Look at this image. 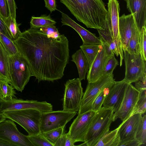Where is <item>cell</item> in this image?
Here are the masks:
<instances>
[{
    "label": "cell",
    "mask_w": 146,
    "mask_h": 146,
    "mask_svg": "<svg viewBox=\"0 0 146 146\" xmlns=\"http://www.w3.org/2000/svg\"><path fill=\"white\" fill-rule=\"evenodd\" d=\"M13 41L38 82H53L64 76L69 58L68 41L64 35L53 38L30 28Z\"/></svg>",
    "instance_id": "cell-1"
},
{
    "label": "cell",
    "mask_w": 146,
    "mask_h": 146,
    "mask_svg": "<svg viewBox=\"0 0 146 146\" xmlns=\"http://www.w3.org/2000/svg\"><path fill=\"white\" fill-rule=\"evenodd\" d=\"M88 28L103 29L107 10L103 0H60Z\"/></svg>",
    "instance_id": "cell-2"
},
{
    "label": "cell",
    "mask_w": 146,
    "mask_h": 146,
    "mask_svg": "<svg viewBox=\"0 0 146 146\" xmlns=\"http://www.w3.org/2000/svg\"><path fill=\"white\" fill-rule=\"evenodd\" d=\"M114 112L112 108L104 106L96 112L85 136L84 142L87 146H95L109 130Z\"/></svg>",
    "instance_id": "cell-3"
},
{
    "label": "cell",
    "mask_w": 146,
    "mask_h": 146,
    "mask_svg": "<svg viewBox=\"0 0 146 146\" xmlns=\"http://www.w3.org/2000/svg\"><path fill=\"white\" fill-rule=\"evenodd\" d=\"M9 70V84L22 92L33 75L27 61L19 52L10 56Z\"/></svg>",
    "instance_id": "cell-4"
},
{
    "label": "cell",
    "mask_w": 146,
    "mask_h": 146,
    "mask_svg": "<svg viewBox=\"0 0 146 146\" xmlns=\"http://www.w3.org/2000/svg\"><path fill=\"white\" fill-rule=\"evenodd\" d=\"M2 113L6 119L12 120L22 127L29 135L40 132L41 112L39 110L25 109L6 111Z\"/></svg>",
    "instance_id": "cell-5"
},
{
    "label": "cell",
    "mask_w": 146,
    "mask_h": 146,
    "mask_svg": "<svg viewBox=\"0 0 146 146\" xmlns=\"http://www.w3.org/2000/svg\"><path fill=\"white\" fill-rule=\"evenodd\" d=\"M115 82L112 73L103 74L96 81L88 82L83 93L78 114L92 110L93 102L96 97L104 90L110 88Z\"/></svg>",
    "instance_id": "cell-6"
},
{
    "label": "cell",
    "mask_w": 146,
    "mask_h": 146,
    "mask_svg": "<svg viewBox=\"0 0 146 146\" xmlns=\"http://www.w3.org/2000/svg\"><path fill=\"white\" fill-rule=\"evenodd\" d=\"M108 9L105 22L115 45L120 56V65L123 59V50L119 31V13L120 9L117 0H108Z\"/></svg>",
    "instance_id": "cell-7"
},
{
    "label": "cell",
    "mask_w": 146,
    "mask_h": 146,
    "mask_svg": "<svg viewBox=\"0 0 146 146\" xmlns=\"http://www.w3.org/2000/svg\"><path fill=\"white\" fill-rule=\"evenodd\" d=\"M83 94L81 80L79 78L68 80L65 84L63 110L78 111Z\"/></svg>",
    "instance_id": "cell-8"
},
{
    "label": "cell",
    "mask_w": 146,
    "mask_h": 146,
    "mask_svg": "<svg viewBox=\"0 0 146 146\" xmlns=\"http://www.w3.org/2000/svg\"><path fill=\"white\" fill-rule=\"evenodd\" d=\"M123 51L125 68L124 79L128 83L131 84L146 75V61L140 54H131L126 50Z\"/></svg>",
    "instance_id": "cell-9"
},
{
    "label": "cell",
    "mask_w": 146,
    "mask_h": 146,
    "mask_svg": "<svg viewBox=\"0 0 146 146\" xmlns=\"http://www.w3.org/2000/svg\"><path fill=\"white\" fill-rule=\"evenodd\" d=\"M77 113L63 110L41 113L40 132L43 133L65 126L76 115Z\"/></svg>",
    "instance_id": "cell-10"
},
{
    "label": "cell",
    "mask_w": 146,
    "mask_h": 146,
    "mask_svg": "<svg viewBox=\"0 0 146 146\" xmlns=\"http://www.w3.org/2000/svg\"><path fill=\"white\" fill-rule=\"evenodd\" d=\"M96 112L91 110L78 114L69 127L67 134L74 143L84 142L86 133L95 116Z\"/></svg>",
    "instance_id": "cell-11"
},
{
    "label": "cell",
    "mask_w": 146,
    "mask_h": 146,
    "mask_svg": "<svg viewBox=\"0 0 146 146\" xmlns=\"http://www.w3.org/2000/svg\"><path fill=\"white\" fill-rule=\"evenodd\" d=\"M0 139L13 146H33L27 135L20 132L14 121L10 119L0 123Z\"/></svg>",
    "instance_id": "cell-12"
},
{
    "label": "cell",
    "mask_w": 146,
    "mask_h": 146,
    "mask_svg": "<svg viewBox=\"0 0 146 146\" xmlns=\"http://www.w3.org/2000/svg\"><path fill=\"white\" fill-rule=\"evenodd\" d=\"M30 109L38 110L42 113L52 111L53 107L51 104L46 101L39 102L17 98H14L9 101H0V113L8 111Z\"/></svg>",
    "instance_id": "cell-13"
},
{
    "label": "cell",
    "mask_w": 146,
    "mask_h": 146,
    "mask_svg": "<svg viewBox=\"0 0 146 146\" xmlns=\"http://www.w3.org/2000/svg\"><path fill=\"white\" fill-rule=\"evenodd\" d=\"M113 53L108 46L103 43L100 45L97 54L88 71V82H94L103 75L107 62Z\"/></svg>",
    "instance_id": "cell-14"
},
{
    "label": "cell",
    "mask_w": 146,
    "mask_h": 146,
    "mask_svg": "<svg viewBox=\"0 0 146 146\" xmlns=\"http://www.w3.org/2000/svg\"><path fill=\"white\" fill-rule=\"evenodd\" d=\"M139 94L140 92L131 84H129L118 111L113 114V121L118 118L123 121L131 115L138 99Z\"/></svg>",
    "instance_id": "cell-15"
},
{
    "label": "cell",
    "mask_w": 146,
    "mask_h": 146,
    "mask_svg": "<svg viewBox=\"0 0 146 146\" xmlns=\"http://www.w3.org/2000/svg\"><path fill=\"white\" fill-rule=\"evenodd\" d=\"M129 84L123 79L119 81H115L110 88L103 105L107 108H112L113 114L118 111L123 99Z\"/></svg>",
    "instance_id": "cell-16"
},
{
    "label": "cell",
    "mask_w": 146,
    "mask_h": 146,
    "mask_svg": "<svg viewBox=\"0 0 146 146\" xmlns=\"http://www.w3.org/2000/svg\"><path fill=\"white\" fill-rule=\"evenodd\" d=\"M142 114L133 115L122 122L118 127L120 142L118 146L135 139L136 134L140 123Z\"/></svg>",
    "instance_id": "cell-17"
},
{
    "label": "cell",
    "mask_w": 146,
    "mask_h": 146,
    "mask_svg": "<svg viewBox=\"0 0 146 146\" xmlns=\"http://www.w3.org/2000/svg\"><path fill=\"white\" fill-rule=\"evenodd\" d=\"M61 22L62 25H67L74 29L79 35L83 44H101L102 43L99 37L95 34L77 23L66 14L61 12Z\"/></svg>",
    "instance_id": "cell-18"
},
{
    "label": "cell",
    "mask_w": 146,
    "mask_h": 146,
    "mask_svg": "<svg viewBox=\"0 0 146 146\" xmlns=\"http://www.w3.org/2000/svg\"><path fill=\"white\" fill-rule=\"evenodd\" d=\"M127 8L134 18L137 27L140 32L146 27V0H124Z\"/></svg>",
    "instance_id": "cell-19"
},
{
    "label": "cell",
    "mask_w": 146,
    "mask_h": 146,
    "mask_svg": "<svg viewBox=\"0 0 146 146\" xmlns=\"http://www.w3.org/2000/svg\"><path fill=\"white\" fill-rule=\"evenodd\" d=\"M136 25L133 15L123 14L119 17V31L123 51L126 50L133 30Z\"/></svg>",
    "instance_id": "cell-20"
},
{
    "label": "cell",
    "mask_w": 146,
    "mask_h": 146,
    "mask_svg": "<svg viewBox=\"0 0 146 146\" xmlns=\"http://www.w3.org/2000/svg\"><path fill=\"white\" fill-rule=\"evenodd\" d=\"M72 58L71 61L74 62L77 66L79 78L81 81L85 80L90 66L84 53L81 49H79L72 55Z\"/></svg>",
    "instance_id": "cell-21"
},
{
    "label": "cell",
    "mask_w": 146,
    "mask_h": 146,
    "mask_svg": "<svg viewBox=\"0 0 146 146\" xmlns=\"http://www.w3.org/2000/svg\"><path fill=\"white\" fill-rule=\"evenodd\" d=\"M10 55L0 42V80L10 82L9 70Z\"/></svg>",
    "instance_id": "cell-22"
},
{
    "label": "cell",
    "mask_w": 146,
    "mask_h": 146,
    "mask_svg": "<svg viewBox=\"0 0 146 146\" xmlns=\"http://www.w3.org/2000/svg\"><path fill=\"white\" fill-rule=\"evenodd\" d=\"M118 127L115 129L106 133L95 146H118L120 138Z\"/></svg>",
    "instance_id": "cell-23"
},
{
    "label": "cell",
    "mask_w": 146,
    "mask_h": 146,
    "mask_svg": "<svg viewBox=\"0 0 146 146\" xmlns=\"http://www.w3.org/2000/svg\"><path fill=\"white\" fill-rule=\"evenodd\" d=\"M99 34V38L102 43L109 46L117 56L119 55L115 44L110 34L108 26L105 21L104 29L97 30Z\"/></svg>",
    "instance_id": "cell-24"
},
{
    "label": "cell",
    "mask_w": 146,
    "mask_h": 146,
    "mask_svg": "<svg viewBox=\"0 0 146 146\" xmlns=\"http://www.w3.org/2000/svg\"><path fill=\"white\" fill-rule=\"evenodd\" d=\"M56 21L51 17L50 15H42L39 17L32 16L30 22L31 28L39 29L40 28L48 26L54 25Z\"/></svg>",
    "instance_id": "cell-25"
},
{
    "label": "cell",
    "mask_w": 146,
    "mask_h": 146,
    "mask_svg": "<svg viewBox=\"0 0 146 146\" xmlns=\"http://www.w3.org/2000/svg\"><path fill=\"white\" fill-rule=\"evenodd\" d=\"M16 94L15 88L11 85L6 81L0 80V101H9L17 98Z\"/></svg>",
    "instance_id": "cell-26"
},
{
    "label": "cell",
    "mask_w": 146,
    "mask_h": 146,
    "mask_svg": "<svg viewBox=\"0 0 146 146\" xmlns=\"http://www.w3.org/2000/svg\"><path fill=\"white\" fill-rule=\"evenodd\" d=\"M139 34L140 32L136 25L133 29L126 50L130 54H140Z\"/></svg>",
    "instance_id": "cell-27"
},
{
    "label": "cell",
    "mask_w": 146,
    "mask_h": 146,
    "mask_svg": "<svg viewBox=\"0 0 146 146\" xmlns=\"http://www.w3.org/2000/svg\"><path fill=\"white\" fill-rule=\"evenodd\" d=\"M100 45L98 44H83L80 46L88 60L90 68L97 54Z\"/></svg>",
    "instance_id": "cell-28"
},
{
    "label": "cell",
    "mask_w": 146,
    "mask_h": 146,
    "mask_svg": "<svg viewBox=\"0 0 146 146\" xmlns=\"http://www.w3.org/2000/svg\"><path fill=\"white\" fill-rule=\"evenodd\" d=\"M2 19L13 40L16 39L20 35L21 32L20 30L16 19H13L9 15L7 18Z\"/></svg>",
    "instance_id": "cell-29"
},
{
    "label": "cell",
    "mask_w": 146,
    "mask_h": 146,
    "mask_svg": "<svg viewBox=\"0 0 146 146\" xmlns=\"http://www.w3.org/2000/svg\"><path fill=\"white\" fill-rule=\"evenodd\" d=\"M0 42L10 56L19 52L13 40L0 32Z\"/></svg>",
    "instance_id": "cell-30"
},
{
    "label": "cell",
    "mask_w": 146,
    "mask_h": 146,
    "mask_svg": "<svg viewBox=\"0 0 146 146\" xmlns=\"http://www.w3.org/2000/svg\"><path fill=\"white\" fill-rule=\"evenodd\" d=\"M146 111V90H145L140 92L138 99L131 115L136 113L142 114L145 113Z\"/></svg>",
    "instance_id": "cell-31"
},
{
    "label": "cell",
    "mask_w": 146,
    "mask_h": 146,
    "mask_svg": "<svg viewBox=\"0 0 146 146\" xmlns=\"http://www.w3.org/2000/svg\"><path fill=\"white\" fill-rule=\"evenodd\" d=\"M135 139L139 141L142 145L146 143V115L142 116L141 119L137 129Z\"/></svg>",
    "instance_id": "cell-32"
},
{
    "label": "cell",
    "mask_w": 146,
    "mask_h": 146,
    "mask_svg": "<svg viewBox=\"0 0 146 146\" xmlns=\"http://www.w3.org/2000/svg\"><path fill=\"white\" fill-rule=\"evenodd\" d=\"M27 137L33 146H53L41 132L34 135H28Z\"/></svg>",
    "instance_id": "cell-33"
},
{
    "label": "cell",
    "mask_w": 146,
    "mask_h": 146,
    "mask_svg": "<svg viewBox=\"0 0 146 146\" xmlns=\"http://www.w3.org/2000/svg\"><path fill=\"white\" fill-rule=\"evenodd\" d=\"M65 126L42 133L46 139L53 146L59 138L65 132Z\"/></svg>",
    "instance_id": "cell-34"
},
{
    "label": "cell",
    "mask_w": 146,
    "mask_h": 146,
    "mask_svg": "<svg viewBox=\"0 0 146 146\" xmlns=\"http://www.w3.org/2000/svg\"><path fill=\"white\" fill-rule=\"evenodd\" d=\"M110 88L104 90L96 97L93 102L92 110L96 112L101 108L105 98Z\"/></svg>",
    "instance_id": "cell-35"
},
{
    "label": "cell",
    "mask_w": 146,
    "mask_h": 146,
    "mask_svg": "<svg viewBox=\"0 0 146 146\" xmlns=\"http://www.w3.org/2000/svg\"><path fill=\"white\" fill-rule=\"evenodd\" d=\"M140 54L146 61V27H143L139 34Z\"/></svg>",
    "instance_id": "cell-36"
},
{
    "label": "cell",
    "mask_w": 146,
    "mask_h": 146,
    "mask_svg": "<svg viewBox=\"0 0 146 146\" xmlns=\"http://www.w3.org/2000/svg\"><path fill=\"white\" fill-rule=\"evenodd\" d=\"M118 65V61L115 58L114 54L113 53L108 59L103 71V75L113 73V70Z\"/></svg>",
    "instance_id": "cell-37"
},
{
    "label": "cell",
    "mask_w": 146,
    "mask_h": 146,
    "mask_svg": "<svg viewBox=\"0 0 146 146\" xmlns=\"http://www.w3.org/2000/svg\"><path fill=\"white\" fill-rule=\"evenodd\" d=\"M39 30L48 37L53 38H57L60 35L57 29L54 25L43 27L40 28Z\"/></svg>",
    "instance_id": "cell-38"
},
{
    "label": "cell",
    "mask_w": 146,
    "mask_h": 146,
    "mask_svg": "<svg viewBox=\"0 0 146 146\" xmlns=\"http://www.w3.org/2000/svg\"><path fill=\"white\" fill-rule=\"evenodd\" d=\"M9 13L6 0H0V16L2 19H6Z\"/></svg>",
    "instance_id": "cell-39"
},
{
    "label": "cell",
    "mask_w": 146,
    "mask_h": 146,
    "mask_svg": "<svg viewBox=\"0 0 146 146\" xmlns=\"http://www.w3.org/2000/svg\"><path fill=\"white\" fill-rule=\"evenodd\" d=\"M8 5L9 15L13 19H16V5L14 0H6Z\"/></svg>",
    "instance_id": "cell-40"
},
{
    "label": "cell",
    "mask_w": 146,
    "mask_h": 146,
    "mask_svg": "<svg viewBox=\"0 0 146 146\" xmlns=\"http://www.w3.org/2000/svg\"><path fill=\"white\" fill-rule=\"evenodd\" d=\"M134 82V87L139 92L146 90V75L143 76Z\"/></svg>",
    "instance_id": "cell-41"
},
{
    "label": "cell",
    "mask_w": 146,
    "mask_h": 146,
    "mask_svg": "<svg viewBox=\"0 0 146 146\" xmlns=\"http://www.w3.org/2000/svg\"><path fill=\"white\" fill-rule=\"evenodd\" d=\"M45 7L51 13L57 10L56 0H44Z\"/></svg>",
    "instance_id": "cell-42"
},
{
    "label": "cell",
    "mask_w": 146,
    "mask_h": 146,
    "mask_svg": "<svg viewBox=\"0 0 146 146\" xmlns=\"http://www.w3.org/2000/svg\"><path fill=\"white\" fill-rule=\"evenodd\" d=\"M0 32L13 40L12 37L9 32L6 25L0 16Z\"/></svg>",
    "instance_id": "cell-43"
},
{
    "label": "cell",
    "mask_w": 146,
    "mask_h": 146,
    "mask_svg": "<svg viewBox=\"0 0 146 146\" xmlns=\"http://www.w3.org/2000/svg\"><path fill=\"white\" fill-rule=\"evenodd\" d=\"M66 137V133H64L58 139L54 146H65Z\"/></svg>",
    "instance_id": "cell-44"
},
{
    "label": "cell",
    "mask_w": 146,
    "mask_h": 146,
    "mask_svg": "<svg viewBox=\"0 0 146 146\" xmlns=\"http://www.w3.org/2000/svg\"><path fill=\"white\" fill-rule=\"evenodd\" d=\"M141 145L140 142L135 139L127 142H125L120 145V146H140Z\"/></svg>",
    "instance_id": "cell-45"
},
{
    "label": "cell",
    "mask_w": 146,
    "mask_h": 146,
    "mask_svg": "<svg viewBox=\"0 0 146 146\" xmlns=\"http://www.w3.org/2000/svg\"><path fill=\"white\" fill-rule=\"evenodd\" d=\"M74 145V143L71 139L68 136L67 134V137L65 146H73Z\"/></svg>",
    "instance_id": "cell-46"
},
{
    "label": "cell",
    "mask_w": 146,
    "mask_h": 146,
    "mask_svg": "<svg viewBox=\"0 0 146 146\" xmlns=\"http://www.w3.org/2000/svg\"><path fill=\"white\" fill-rule=\"evenodd\" d=\"M0 146H13L10 143L4 141L0 139Z\"/></svg>",
    "instance_id": "cell-47"
},
{
    "label": "cell",
    "mask_w": 146,
    "mask_h": 146,
    "mask_svg": "<svg viewBox=\"0 0 146 146\" xmlns=\"http://www.w3.org/2000/svg\"><path fill=\"white\" fill-rule=\"evenodd\" d=\"M6 119L4 117L3 113H0V123L4 121Z\"/></svg>",
    "instance_id": "cell-48"
},
{
    "label": "cell",
    "mask_w": 146,
    "mask_h": 146,
    "mask_svg": "<svg viewBox=\"0 0 146 146\" xmlns=\"http://www.w3.org/2000/svg\"></svg>",
    "instance_id": "cell-49"
}]
</instances>
